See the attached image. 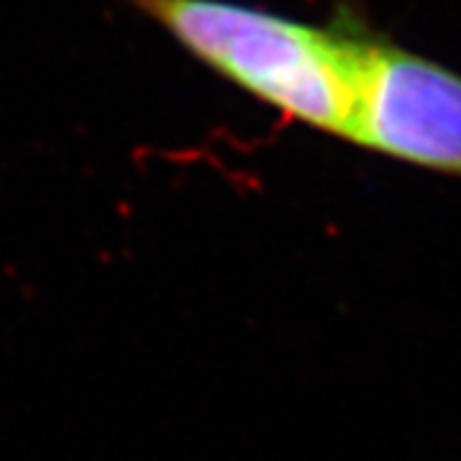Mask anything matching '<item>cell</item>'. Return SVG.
<instances>
[{"instance_id":"cell-2","label":"cell","mask_w":461,"mask_h":461,"mask_svg":"<svg viewBox=\"0 0 461 461\" xmlns=\"http://www.w3.org/2000/svg\"><path fill=\"white\" fill-rule=\"evenodd\" d=\"M346 141L461 180V72L364 23L354 123Z\"/></svg>"},{"instance_id":"cell-1","label":"cell","mask_w":461,"mask_h":461,"mask_svg":"<svg viewBox=\"0 0 461 461\" xmlns=\"http://www.w3.org/2000/svg\"><path fill=\"white\" fill-rule=\"evenodd\" d=\"M221 80L300 123L346 141L354 123L364 23L329 26L233 0H123Z\"/></svg>"}]
</instances>
